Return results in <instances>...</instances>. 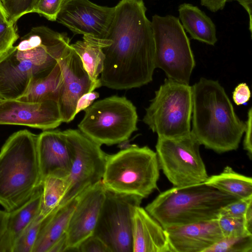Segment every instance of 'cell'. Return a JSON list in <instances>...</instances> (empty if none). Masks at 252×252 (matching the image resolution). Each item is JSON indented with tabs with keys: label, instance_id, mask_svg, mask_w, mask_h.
Listing matches in <instances>:
<instances>
[{
	"label": "cell",
	"instance_id": "cell-42",
	"mask_svg": "<svg viewBox=\"0 0 252 252\" xmlns=\"http://www.w3.org/2000/svg\"><path fill=\"white\" fill-rule=\"evenodd\" d=\"M8 20L7 13L0 0V22L7 21Z\"/></svg>",
	"mask_w": 252,
	"mask_h": 252
},
{
	"label": "cell",
	"instance_id": "cell-30",
	"mask_svg": "<svg viewBox=\"0 0 252 252\" xmlns=\"http://www.w3.org/2000/svg\"><path fill=\"white\" fill-rule=\"evenodd\" d=\"M217 221L223 237L248 235L245 231L243 218L219 216Z\"/></svg>",
	"mask_w": 252,
	"mask_h": 252
},
{
	"label": "cell",
	"instance_id": "cell-6",
	"mask_svg": "<svg viewBox=\"0 0 252 252\" xmlns=\"http://www.w3.org/2000/svg\"><path fill=\"white\" fill-rule=\"evenodd\" d=\"M159 170L156 152L131 145L107 154L102 182L106 189L143 199L158 189Z\"/></svg>",
	"mask_w": 252,
	"mask_h": 252
},
{
	"label": "cell",
	"instance_id": "cell-27",
	"mask_svg": "<svg viewBox=\"0 0 252 252\" xmlns=\"http://www.w3.org/2000/svg\"><path fill=\"white\" fill-rule=\"evenodd\" d=\"M252 235L223 237L205 252H252Z\"/></svg>",
	"mask_w": 252,
	"mask_h": 252
},
{
	"label": "cell",
	"instance_id": "cell-12",
	"mask_svg": "<svg viewBox=\"0 0 252 252\" xmlns=\"http://www.w3.org/2000/svg\"><path fill=\"white\" fill-rule=\"evenodd\" d=\"M71 152V166L67 177L68 187L60 204L63 205L85 190L101 181L107 155L101 145L79 129L63 131Z\"/></svg>",
	"mask_w": 252,
	"mask_h": 252
},
{
	"label": "cell",
	"instance_id": "cell-4",
	"mask_svg": "<svg viewBox=\"0 0 252 252\" xmlns=\"http://www.w3.org/2000/svg\"><path fill=\"white\" fill-rule=\"evenodd\" d=\"M37 135L19 130L0 151V205L11 212L28 201L42 184L37 148Z\"/></svg>",
	"mask_w": 252,
	"mask_h": 252
},
{
	"label": "cell",
	"instance_id": "cell-8",
	"mask_svg": "<svg viewBox=\"0 0 252 252\" xmlns=\"http://www.w3.org/2000/svg\"><path fill=\"white\" fill-rule=\"evenodd\" d=\"M84 111L78 129L101 146L125 142L137 130L136 108L125 96L113 95L97 100Z\"/></svg>",
	"mask_w": 252,
	"mask_h": 252
},
{
	"label": "cell",
	"instance_id": "cell-36",
	"mask_svg": "<svg viewBox=\"0 0 252 252\" xmlns=\"http://www.w3.org/2000/svg\"><path fill=\"white\" fill-rule=\"evenodd\" d=\"M252 108H250L248 110L247 120L245 122L246 127L244 133L245 135L243 140V148L247 152V155L251 159L252 157Z\"/></svg>",
	"mask_w": 252,
	"mask_h": 252
},
{
	"label": "cell",
	"instance_id": "cell-2",
	"mask_svg": "<svg viewBox=\"0 0 252 252\" xmlns=\"http://www.w3.org/2000/svg\"><path fill=\"white\" fill-rule=\"evenodd\" d=\"M70 44L65 33L44 26L32 28L0 56V98H21L34 81L52 70Z\"/></svg>",
	"mask_w": 252,
	"mask_h": 252
},
{
	"label": "cell",
	"instance_id": "cell-10",
	"mask_svg": "<svg viewBox=\"0 0 252 252\" xmlns=\"http://www.w3.org/2000/svg\"><path fill=\"white\" fill-rule=\"evenodd\" d=\"M200 146L191 132L178 138L158 137L156 153L159 166L174 187L204 183L208 178Z\"/></svg>",
	"mask_w": 252,
	"mask_h": 252
},
{
	"label": "cell",
	"instance_id": "cell-24",
	"mask_svg": "<svg viewBox=\"0 0 252 252\" xmlns=\"http://www.w3.org/2000/svg\"><path fill=\"white\" fill-rule=\"evenodd\" d=\"M204 183L237 199L252 196V179L226 166L220 174L208 177Z\"/></svg>",
	"mask_w": 252,
	"mask_h": 252
},
{
	"label": "cell",
	"instance_id": "cell-9",
	"mask_svg": "<svg viewBox=\"0 0 252 252\" xmlns=\"http://www.w3.org/2000/svg\"><path fill=\"white\" fill-rule=\"evenodd\" d=\"M156 68L167 78L189 84L195 65L189 40L179 19L171 15L152 16Z\"/></svg>",
	"mask_w": 252,
	"mask_h": 252
},
{
	"label": "cell",
	"instance_id": "cell-38",
	"mask_svg": "<svg viewBox=\"0 0 252 252\" xmlns=\"http://www.w3.org/2000/svg\"><path fill=\"white\" fill-rule=\"evenodd\" d=\"M201 5L212 12L222 10L226 3L230 0H200Z\"/></svg>",
	"mask_w": 252,
	"mask_h": 252
},
{
	"label": "cell",
	"instance_id": "cell-39",
	"mask_svg": "<svg viewBox=\"0 0 252 252\" xmlns=\"http://www.w3.org/2000/svg\"><path fill=\"white\" fill-rule=\"evenodd\" d=\"M243 219L245 232L252 235V202L249 204Z\"/></svg>",
	"mask_w": 252,
	"mask_h": 252
},
{
	"label": "cell",
	"instance_id": "cell-13",
	"mask_svg": "<svg viewBox=\"0 0 252 252\" xmlns=\"http://www.w3.org/2000/svg\"><path fill=\"white\" fill-rule=\"evenodd\" d=\"M62 82L57 101L63 123H69L76 114L79 98L101 86L100 80L93 81L85 70L81 59L70 45L58 61Z\"/></svg>",
	"mask_w": 252,
	"mask_h": 252
},
{
	"label": "cell",
	"instance_id": "cell-18",
	"mask_svg": "<svg viewBox=\"0 0 252 252\" xmlns=\"http://www.w3.org/2000/svg\"><path fill=\"white\" fill-rule=\"evenodd\" d=\"M165 229L171 252H205L223 238L217 219Z\"/></svg>",
	"mask_w": 252,
	"mask_h": 252
},
{
	"label": "cell",
	"instance_id": "cell-15",
	"mask_svg": "<svg viewBox=\"0 0 252 252\" xmlns=\"http://www.w3.org/2000/svg\"><path fill=\"white\" fill-rule=\"evenodd\" d=\"M62 123L56 101L31 102L11 99L0 102V125L25 126L46 130L57 128Z\"/></svg>",
	"mask_w": 252,
	"mask_h": 252
},
{
	"label": "cell",
	"instance_id": "cell-21",
	"mask_svg": "<svg viewBox=\"0 0 252 252\" xmlns=\"http://www.w3.org/2000/svg\"><path fill=\"white\" fill-rule=\"evenodd\" d=\"M79 195L46 216L32 252H50L54 245L65 235Z\"/></svg>",
	"mask_w": 252,
	"mask_h": 252
},
{
	"label": "cell",
	"instance_id": "cell-40",
	"mask_svg": "<svg viewBox=\"0 0 252 252\" xmlns=\"http://www.w3.org/2000/svg\"><path fill=\"white\" fill-rule=\"evenodd\" d=\"M237 1L246 10L249 17V30L252 33V0H230Z\"/></svg>",
	"mask_w": 252,
	"mask_h": 252
},
{
	"label": "cell",
	"instance_id": "cell-35",
	"mask_svg": "<svg viewBox=\"0 0 252 252\" xmlns=\"http://www.w3.org/2000/svg\"><path fill=\"white\" fill-rule=\"evenodd\" d=\"M251 91L246 83L239 84L235 87L232 94L233 101L237 105H244L250 100Z\"/></svg>",
	"mask_w": 252,
	"mask_h": 252
},
{
	"label": "cell",
	"instance_id": "cell-22",
	"mask_svg": "<svg viewBox=\"0 0 252 252\" xmlns=\"http://www.w3.org/2000/svg\"><path fill=\"white\" fill-rule=\"evenodd\" d=\"M179 20L191 37L210 45L217 41L216 26L203 11L197 6L188 3L178 7Z\"/></svg>",
	"mask_w": 252,
	"mask_h": 252
},
{
	"label": "cell",
	"instance_id": "cell-11",
	"mask_svg": "<svg viewBox=\"0 0 252 252\" xmlns=\"http://www.w3.org/2000/svg\"><path fill=\"white\" fill-rule=\"evenodd\" d=\"M142 199L106 189L93 234L102 240L111 252H133V216Z\"/></svg>",
	"mask_w": 252,
	"mask_h": 252
},
{
	"label": "cell",
	"instance_id": "cell-3",
	"mask_svg": "<svg viewBox=\"0 0 252 252\" xmlns=\"http://www.w3.org/2000/svg\"><path fill=\"white\" fill-rule=\"evenodd\" d=\"M192 87L191 133L199 144L218 153L238 149L246 127L218 81L201 78Z\"/></svg>",
	"mask_w": 252,
	"mask_h": 252
},
{
	"label": "cell",
	"instance_id": "cell-1",
	"mask_svg": "<svg viewBox=\"0 0 252 252\" xmlns=\"http://www.w3.org/2000/svg\"><path fill=\"white\" fill-rule=\"evenodd\" d=\"M143 0H121L115 6L113 20L104 48L101 85L114 90H128L153 80L156 68L152 23L146 16Z\"/></svg>",
	"mask_w": 252,
	"mask_h": 252
},
{
	"label": "cell",
	"instance_id": "cell-31",
	"mask_svg": "<svg viewBox=\"0 0 252 252\" xmlns=\"http://www.w3.org/2000/svg\"><path fill=\"white\" fill-rule=\"evenodd\" d=\"M19 38L16 23L0 22V56L10 49Z\"/></svg>",
	"mask_w": 252,
	"mask_h": 252
},
{
	"label": "cell",
	"instance_id": "cell-19",
	"mask_svg": "<svg viewBox=\"0 0 252 252\" xmlns=\"http://www.w3.org/2000/svg\"><path fill=\"white\" fill-rule=\"evenodd\" d=\"M133 252H171L165 229L143 208L133 214Z\"/></svg>",
	"mask_w": 252,
	"mask_h": 252
},
{
	"label": "cell",
	"instance_id": "cell-43",
	"mask_svg": "<svg viewBox=\"0 0 252 252\" xmlns=\"http://www.w3.org/2000/svg\"><path fill=\"white\" fill-rule=\"evenodd\" d=\"M2 100H3V99H2L1 98H0V102L1 101H2Z\"/></svg>",
	"mask_w": 252,
	"mask_h": 252
},
{
	"label": "cell",
	"instance_id": "cell-23",
	"mask_svg": "<svg viewBox=\"0 0 252 252\" xmlns=\"http://www.w3.org/2000/svg\"><path fill=\"white\" fill-rule=\"evenodd\" d=\"M108 39L84 35L82 40H78L70 46L78 55L83 66L93 81H96L101 73L105 55L103 49L111 45Z\"/></svg>",
	"mask_w": 252,
	"mask_h": 252
},
{
	"label": "cell",
	"instance_id": "cell-33",
	"mask_svg": "<svg viewBox=\"0 0 252 252\" xmlns=\"http://www.w3.org/2000/svg\"><path fill=\"white\" fill-rule=\"evenodd\" d=\"M252 202V196L234 201L221 208L219 216L243 218L249 204Z\"/></svg>",
	"mask_w": 252,
	"mask_h": 252
},
{
	"label": "cell",
	"instance_id": "cell-37",
	"mask_svg": "<svg viewBox=\"0 0 252 252\" xmlns=\"http://www.w3.org/2000/svg\"><path fill=\"white\" fill-rule=\"evenodd\" d=\"M98 97L99 94L94 91L83 94L77 101L76 107V114L77 115L81 111L84 110L88 108Z\"/></svg>",
	"mask_w": 252,
	"mask_h": 252
},
{
	"label": "cell",
	"instance_id": "cell-7",
	"mask_svg": "<svg viewBox=\"0 0 252 252\" xmlns=\"http://www.w3.org/2000/svg\"><path fill=\"white\" fill-rule=\"evenodd\" d=\"M192 87L166 78L146 109L143 122L158 137L178 138L191 131Z\"/></svg>",
	"mask_w": 252,
	"mask_h": 252
},
{
	"label": "cell",
	"instance_id": "cell-32",
	"mask_svg": "<svg viewBox=\"0 0 252 252\" xmlns=\"http://www.w3.org/2000/svg\"><path fill=\"white\" fill-rule=\"evenodd\" d=\"M69 0H38L33 10L49 21H56L62 8Z\"/></svg>",
	"mask_w": 252,
	"mask_h": 252
},
{
	"label": "cell",
	"instance_id": "cell-17",
	"mask_svg": "<svg viewBox=\"0 0 252 252\" xmlns=\"http://www.w3.org/2000/svg\"><path fill=\"white\" fill-rule=\"evenodd\" d=\"M37 148L42 182L48 176H69L72 156L63 131L43 130L37 135Z\"/></svg>",
	"mask_w": 252,
	"mask_h": 252
},
{
	"label": "cell",
	"instance_id": "cell-34",
	"mask_svg": "<svg viewBox=\"0 0 252 252\" xmlns=\"http://www.w3.org/2000/svg\"><path fill=\"white\" fill-rule=\"evenodd\" d=\"M77 252H111L104 242L94 234L83 240L78 246Z\"/></svg>",
	"mask_w": 252,
	"mask_h": 252
},
{
	"label": "cell",
	"instance_id": "cell-16",
	"mask_svg": "<svg viewBox=\"0 0 252 252\" xmlns=\"http://www.w3.org/2000/svg\"><path fill=\"white\" fill-rule=\"evenodd\" d=\"M106 190L101 180L79 195L65 233L66 251L77 252L79 244L94 234Z\"/></svg>",
	"mask_w": 252,
	"mask_h": 252
},
{
	"label": "cell",
	"instance_id": "cell-5",
	"mask_svg": "<svg viewBox=\"0 0 252 252\" xmlns=\"http://www.w3.org/2000/svg\"><path fill=\"white\" fill-rule=\"evenodd\" d=\"M237 199L204 182L173 187L159 194L145 209L167 229L217 219L222 207Z\"/></svg>",
	"mask_w": 252,
	"mask_h": 252
},
{
	"label": "cell",
	"instance_id": "cell-14",
	"mask_svg": "<svg viewBox=\"0 0 252 252\" xmlns=\"http://www.w3.org/2000/svg\"><path fill=\"white\" fill-rule=\"evenodd\" d=\"M115 7L101 6L89 0H69L59 13L56 21L74 35H89L106 39Z\"/></svg>",
	"mask_w": 252,
	"mask_h": 252
},
{
	"label": "cell",
	"instance_id": "cell-28",
	"mask_svg": "<svg viewBox=\"0 0 252 252\" xmlns=\"http://www.w3.org/2000/svg\"><path fill=\"white\" fill-rule=\"evenodd\" d=\"M45 217L39 213L17 239L12 252H32Z\"/></svg>",
	"mask_w": 252,
	"mask_h": 252
},
{
	"label": "cell",
	"instance_id": "cell-41",
	"mask_svg": "<svg viewBox=\"0 0 252 252\" xmlns=\"http://www.w3.org/2000/svg\"><path fill=\"white\" fill-rule=\"evenodd\" d=\"M9 212L0 210V241L5 231Z\"/></svg>",
	"mask_w": 252,
	"mask_h": 252
},
{
	"label": "cell",
	"instance_id": "cell-29",
	"mask_svg": "<svg viewBox=\"0 0 252 252\" xmlns=\"http://www.w3.org/2000/svg\"><path fill=\"white\" fill-rule=\"evenodd\" d=\"M8 20L16 23L23 15L33 13L38 0H0Z\"/></svg>",
	"mask_w": 252,
	"mask_h": 252
},
{
	"label": "cell",
	"instance_id": "cell-25",
	"mask_svg": "<svg viewBox=\"0 0 252 252\" xmlns=\"http://www.w3.org/2000/svg\"><path fill=\"white\" fill-rule=\"evenodd\" d=\"M62 82V75L58 63L46 76L34 81L27 92L19 100L31 102L46 100L58 101Z\"/></svg>",
	"mask_w": 252,
	"mask_h": 252
},
{
	"label": "cell",
	"instance_id": "cell-20",
	"mask_svg": "<svg viewBox=\"0 0 252 252\" xmlns=\"http://www.w3.org/2000/svg\"><path fill=\"white\" fill-rule=\"evenodd\" d=\"M42 192L41 184L28 201L9 212L5 231L0 241V252H12L17 239L39 214Z\"/></svg>",
	"mask_w": 252,
	"mask_h": 252
},
{
	"label": "cell",
	"instance_id": "cell-26",
	"mask_svg": "<svg viewBox=\"0 0 252 252\" xmlns=\"http://www.w3.org/2000/svg\"><path fill=\"white\" fill-rule=\"evenodd\" d=\"M43 192L40 214L46 217L57 209L67 190V178L48 176L42 182Z\"/></svg>",
	"mask_w": 252,
	"mask_h": 252
}]
</instances>
